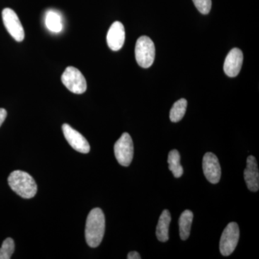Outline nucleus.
I'll list each match as a JSON object with an SVG mask.
<instances>
[{
    "instance_id": "1",
    "label": "nucleus",
    "mask_w": 259,
    "mask_h": 259,
    "mask_svg": "<svg viewBox=\"0 0 259 259\" xmlns=\"http://www.w3.org/2000/svg\"><path fill=\"white\" fill-rule=\"evenodd\" d=\"M105 231V218L102 209H92L88 214L85 228L87 243L92 248L99 246L103 239Z\"/></svg>"
},
{
    "instance_id": "2",
    "label": "nucleus",
    "mask_w": 259,
    "mask_h": 259,
    "mask_svg": "<svg viewBox=\"0 0 259 259\" xmlns=\"http://www.w3.org/2000/svg\"><path fill=\"white\" fill-rule=\"evenodd\" d=\"M8 184L15 193L24 199H30L37 193L35 180L27 172L16 170L8 177Z\"/></svg>"
},
{
    "instance_id": "3",
    "label": "nucleus",
    "mask_w": 259,
    "mask_h": 259,
    "mask_svg": "<svg viewBox=\"0 0 259 259\" xmlns=\"http://www.w3.org/2000/svg\"><path fill=\"white\" fill-rule=\"evenodd\" d=\"M156 55L155 45L149 37L141 36L138 39L135 48V56L140 66L147 69L153 64Z\"/></svg>"
},
{
    "instance_id": "4",
    "label": "nucleus",
    "mask_w": 259,
    "mask_h": 259,
    "mask_svg": "<svg viewBox=\"0 0 259 259\" xmlns=\"http://www.w3.org/2000/svg\"><path fill=\"white\" fill-rule=\"evenodd\" d=\"M61 81L70 92L76 95H81L87 90V81L81 71L73 66L65 69L61 76Z\"/></svg>"
},
{
    "instance_id": "5",
    "label": "nucleus",
    "mask_w": 259,
    "mask_h": 259,
    "mask_svg": "<svg viewBox=\"0 0 259 259\" xmlns=\"http://www.w3.org/2000/svg\"><path fill=\"white\" fill-rule=\"evenodd\" d=\"M114 151L116 159L120 165L130 166L134 158V147L132 138L127 133H124L116 141Z\"/></svg>"
},
{
    "instance_id": "6",
    "label": "nucleus",
    "mask_w": 259,
    "mask_h": 259,
    "mask_svg": "<svg viewBox=\"0 0 259 259\" xmlns=\"http://www.w3.org/2000/svg\"><path fill=\"white\" fill-rule=\"evenodd\" d=\"M240 238V230L236 223H230L225 228L220 241V251L224 256H228L236 249Z\"/></svg>"
},
{
    "instance_id": "7",
    "label": "nucleus",
    "mask_w": 259,
    "mask_h": 259,
    "mask_svg": "<svg viewBox=\"0 0 259 259\" xmlns=\"http://www.w3.org/2000/svg\"><path fill=\"white\" fill-rule=\"evenodd\" d=\"M3 23L10 35L16 41H23L25 38V31L21 22L14 10L10 8H5L2 13Z\"/></svg>"
},
{
    "instance_id": "8",
    "label": "nucleus",
    "mask_w": 259,
    "mask_h": 259,
    "mask_svg": "<svg viewBox=\"0 0 259 259\" xmlns=\"http://www.w3.org/2000/svg\"><path fill=\"white\" fill-rule=\"evenodd\" d=\"M62 131L65 139L70 146L79 153H88L90 151V146L87 139L68 124L62 125Z\"/></svg>"
},
{
    "instance_id": "9",
    "label": "nucleus",
    "mask_w": 259,
    "mask_h": 259,
    "mask_svg": "<svg viewBox=\"0 0 259 259\" xmlns=\"http://www.w3.org/2000/svg\"><path fill=\"white\" fill-rule=\"evenodd\" d=\"M202 168L206 179L210 183L218 184L221 177V167L219 160L214 153H205L202 161Z\"/></svg>"
},
{
    "instance_id": "10",
    "label": "nucleus",
    "mask_w": 259,
    "mask_h": 259,
    "mask_svg": "<svg viewBox=\"0 0 259 259\" xmlns=\"http://www.w3.org/2000/svg\"><path fill=\"white\" fill-rule=\"evenodd\" d=\"M243 55L241 50L239 49H232L225 60L224 69L225 73L229 77H236L241 71L242 64H243Z\"/></svg>"
},
{
    "instance_id": "11",
    "label": "nucleus",
    "mask_w": 259,
    "mask_h": 259,
    "mask_svg": "<svg viewBox=\"0 0 259 259\" xmlns=\"http://www.w3.org/2000/svg\"><path fill=\"white\" fill-rule=\"evenodd\" d=\"M125 32L124 25L120 22L112 23L107 35V42L111 50H120L125 42Z\"/></svg>"
},
{
    "instance_id": "12",
    "label": "nucleus",
    "mask_w": 259,
    "mask_h": 259,
    "mask_svg": "<svg viewBox=\"0 0 259 259\" xmlns=\"http://www.w3.org/2000/svg\"><path fill=\"white\" fill-rule=\"evenodd\" d=\"M244 180L248 190L253 192L259 190L258 167L254 156H249L247 158L246 167L244 170Z\"/></svg>"
},
{
    "instance_id": "13",
    "label": "nucleus",
    "mask_w": 259,
    "mask_h": 259,
    "mask_svg": "<svg viewBox=\"0 0 259 259\" xmlns=\"http://www.w3.org/2000/svg\"><path fill=\"white\" fill-rule=\"evenodd\" d=\"M171 221V217L169 211L168 209H164L160 216L157 227H156V234L158 241L161 242L168 241L169 238L168 230H169Z\"/></svg>"
},
{
    "instance_id": "14",
    "label": "nucleus",
    "mask_w": 259,
    "mask_h": 259,
    "mask_svg": "<svg viewBox=\"0 0 259 259\" xmlns=\"http://www.w3.org/2000/svg\"><path fill=\"white\" fill-rule=\"evenodd\" d=\"M194 214L192 211L186 209L181 214L179 220V226H180V238L185 241L190 237L191 227L193 221Z\"/></svg>"
},
{
    "instance_id": "15",
    "label": "nucleus",
    "mask_w": 259,
    "mask_h": 259,
    "mask_svg": "<svg viewBox=\"0 0 259 259\" xmlns=\"http://www.w3.org/2000/svg\"><path fill=\"white\" fill-rule=\"evenodd\" d=\"M46 26L49 31L60 32L63 29L62 18L61 15L55 10H49L46 15Z\"/></svg>"
},
{
    "instance_id": "16",
    "label": "nucleus",
    "mask_w": 259,
    "mask_h": 259,
    "mask_svg": "<svg viewBox=\"0 0 259 259\" xmlns=\"http://www.w3.org/2000/svg\"><path fill=\"white\" fill-rule=\"evenodd\" d=\"M180 153L177 150H172L168 153V168L173 173L175 178H180L183 175V167L180 163Z\"/></svg>"
},
{
    "instance_id": "17",
    "label": "nucleus",
    "mask_w": 259,
    "mask_h": 259,
    "mask_svg": "<svg viewBox=\"0 0 259 259\" xmlns=\"http://www.w3.org/2000/svg\"><path fill=\"white\" fill-rule=\"evenodd\" d=\"M187 101L185 99H180L175 102L170 110V120L173 122H180L182 120L187 110Z\"/></svg>"
},
{
    "instance_id": "18",
    "label": "nucleus",
    "mask_w": 259,
    "mask_h": 259,
    "mask_svg": "<svg viewBox=\"0 0 259 259\" xmlns=\"http://www.w3.org/2000/svg\"><path fill=\"white\" fill-rule=\"evenodd\" d=\"M15 251V243L12 238H8L3 241L0 248V259H10Z\"/></svg>"
},
{
    "instance_id": "19",
    "label": "nucleus",
    "mask_w": 259,
    "mask_h": 259,
    "mask_svg": "<svg viewBox=\"0 0 259 259\" xmlns=\"http://www.w3.org/2000/svg\"><path fill=\"white\" fill-rule=\"evenodd\" d=\"M196 8L203 15H207L212 8V0H192Z\"/></svg>"
},
{
    "instance_id": "20",
    "label": "nucleus",
    "mask_w": 259,
    "mask_h": 259,
    "mask_svg": "<svg viewBox=\"0 0 259 259\" xmlns=\"http://www.w3.org/2000/svg\"><path fill=\"white\" fill-rule=\"evenodd\" d=\"M7 115H8V113H7L6 110L0 108V127H1L5 119H6Z\"/></svg>"
},
{
    "instance_id": "21",
    "label": "nucleus",
    "mask_w": 259,
    "mask_h": 259,
    "mask_svg": "<svg viewBox=\"0 0 259 259\" xmlns=\"http://www.w3.org/2000/svg\"><path fill=\"white\" fill-rule=\"evenodd\" d=\"M127 258L128 259H141V256L138 252L131 251L127 254Z\"/></svg>"
}]
</instances>
